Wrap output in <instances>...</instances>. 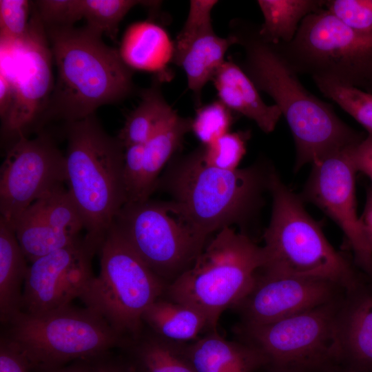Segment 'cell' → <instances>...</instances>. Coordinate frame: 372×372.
I'll return each mask as SVG.
<instances>
[{
  "instance_id": "6da1fadb",
  "label": "cell",
  "mask_w": 372,
  "mask_h": 372,
  "mask_svg": "<svg viewBox=\"0 0 372 372\" xmlns=\"http://www.w3.org/2000/svg\"><path fill=\"white\" fill-rule=\"evenodd\" d=\"M257 28L241 24L233 34L245 51L240 68L258 91L274 100L287 121L296 145L295 171L364 138L338 116L331 104L305 89L276 45L260 38Z\"/></svg>"
},
{
  "instance_id": "7a4b0ae2",
  "label": "cell",
  "mask_w": 372,
  "mask_h": 372,
  "mask_svg": "<svg viewBox=\"0 0 372 372\" xmlns=\"http://www.w3.org/2000/svg\"><path fill=\"white\" fill-rule=\"evenodd\" d=\"M273 169L262 163L232 170L206 164L200 147L174 156L159 177L156 190L166 192L171 210L205 242L233 225H242L256 213L269 191Z\"/></svg>"
},
{
  "instance_id": "3957f363",
  "label": "cell",
  "mask_w": 372,
  "mask_h": 372,
  "mask_svg": "<svg viewBox=\"0 0 372 372\" xmlns=\"http://www.w3.org/2000/svg\"><path fill=\"white\" fill-rule=\"evenodd\" d=\"M57 77L39 125L85 118L99 107L118 102L134 91L132 69L119 51L87 28H45Z\"/></svg>"
},
{
  "instance_id": "277c9868",
  "label": "cell",
  "mask_w": 372,
  "mask_h": 372,
  "mask_svg": "<svg viewBox=\"0 0 372 372\" xmlns=\"http://www.w3.org/2000/svg\"><path fill=\"white\" fill-rule=\"evenodd\" d=\"M272 210L264 231V263L260 271L275 276L322 279L346 291L369 280L354 262L336 251L303 200L272 170L269 184Z\"/></svg>"
},
{
  "instance_id": "5b68a950",
  "label": "cell",
  "mask_w": 372,
  "mask_h": 372,
  "mask_svg": "<svg viewBox=\"0 0 372 372\" xmlns=\"http://www.w3.org/2000/svg\"><path fill=\"white\" fill-rule=\"evenodd\" d=\"M65 135L68 191L83 217L85 237L101 247L127 203L125 147L102 128L94 114L66 123Z\"/></svg>"
},
{
  "instance_id": "8992f818",
  "label": "cell",
  "mask_w": 372,
  "mask_h": 372,
  "mask_svg": "<svg viewBox=\"0 0 372 372\" xmlns=\"http://www.w3.org/2000/svg\"><path fill=\"white\" fill-rule=\"evenodd\" d=\"M264 263L262 246L225 227L213 235L194 264L166 287L163 296L203 313L216 331L220 316L249 291Z\"/></svg>"
},
{
  "instance_id": "52a82bcc",
  "label": "cell",
  "mask_w": 372,
  "mask_h": 372,
  "mask_svg": "<svg viewBox=\"0 0 372 372\" xmlns=\"http://www.w3.org/2000/svg\"><path fill=\"white\" fill-rule=\"evenodd\" d=\"M3 325L1 335L18 347L34 372L90 360L125 343L101 316L72 304L38 315L20 311Z\"/></svg>"
},
{
  "instance_id": "ba28073f",
  "label": "cell",
  "mask_w": 372,
  "mask_h": 372,
  "mask_svg": "<svg viewBox=\"0 0 372 372\" xmlns=\"http://www.w3.org/2000/svg\"><path fill=\"white\" fill-rule=\"evenodd\" d=\"M100 271L80 299L125 341L145 325V311L163 296L167 285L138 256L112 224L99 250Z\"/></svg>"
},
{
  "instance_id": "9c48e42d",
  "label": "cell",
  "mask_w": 372,
  "mask_h": 372,
  "mask_svg": "<svg viewBox=\"0 0 372 372\" xmlns=\"http://www.w3.org/2000/svg\"><path fill=\"white\" fill-rule=\"evenodd\" d=\"M344 296L271 323H239L234 331L238 340L262 353L266 372H331L338 366V316Z\"/></svg>"
},
{
  "instance_id": "30bf717a",
  "label": "cell",
  "mask_w": 372,
  "mask_h": 372,
  "mask_svg": "<svg viewBox=\"0 0 372 372\" xmlns=\"http://www.w3.org/2000/svg\"><path fill=\"white\" fill-rule=\"evenodd\" d=\"M275 45L298 74L372 94V31L353 29L324 8L302 21L291 42Z\"/></svg>"
},
{
  "instance_id": "8fae6325",
  "label": "cell",
  "mask_w": 372,
  "mask_h": 372,
  "mask_svg": "<svg viewBox=\"0 0 372 372\" xmlns=\"http://www.w3.org/2000/svg\"><path fill=\"white\" fill-rule=\"evenodd\" d=\"M112 224L167 285L194 264L207 242L171 210L167 201L127 203Z\"/></svg>"
},
{
  "instance_id": "7c38bea8",
  "label": "cell",
  "mask_w": 372,
  "mask_h": 372,
  "mask_svg": "<svg viewBox=\"0 0 372 372\" xmlns=\"http://www.w3.org/2000/svg\"><path fill=\"white\" fill-rule=\"evenodd\" d=\"M0 41V75L12 88L1 130L4 136L15 141L38 123L54 85L50 43L33 3L25 34L16 41Z\"/></svg>"
},
{
  "instance_id": "4fadbf2b",
  "label": "cell",
  "mask_w": 372,
  "mask_h": 372,
  "mask_svg": "<svg viewBox=\"0 0 372 372\" xmlns=\"http://www.w3.org/2000/svg\"><path fill=\"white\" fill-rule=\"evenodd\" d=\"M67 179L65 156L49 135H21L1 167L0 217L12 227L32 204Z\"/></svg>"
},
{
  "instance_id": "5bb4252c",
  "label": "cell",
  "mask_w": 372,
  "mask_h": 372,
  "mask_svg": "<svg viewBox=\"0 0 372 372\" xmlns=\"http://www.w3.org/2000/svg\"><path fill=\"white\" fill-rule=\"evenodd\" d=\"M352 145L311 164L300 197L316 205L338 225L352 250L354 264L372 282V251L356 209L357 172L350 156Z\"/></svg>"
},
{
  "instance_id": "9a60e30c",
  "label": "cell",
  "mask_w": 372,
  "mask_h": 372,
  "mask_svg": "<svg viewBox=\"0 0 372 372\" xmlns=\"http://www.w3.org/2000/svg\"><path fill=\"white\" fill-rule=\"evenodd\" d=\"M99 247L85 236L30 263L23 288L22 311L38 315L81 298L94 278Z\"/></svg>"
},
{
  "instance_id": "2e32d148",
  "label": "cell",
  "mask_w": 372,
  "mask_h": 372,
  "mask_svg": "<svg viewBox=\"0 0 372 372\" xmlns=\"http://www.w3.org/2000/svg\"><path fill=\"white\" fill-rule=\"evenodd\" d=\"M345 292L329 280L275 276L258 270L251 289L232 308L240 324H265L332 302Z\"/></svg>"
},
{
  "instance_id": "e0dca14e",
  "label": "cell",
  "mask_w": 372,
  "mask_h": 372,
  "mask_svg": "<svg viewBox=\"0 0 372 372\" xmlns=\"http://www.w3.org/2000/svg\"><path fill=\"white\" fill-rule=\"evenodd\" d=\"M217 3L215 0H192L185 24L172 48V61L183 69L188 87L197 98L225 61L227 50L237 44L234 34L224 38L214 30L211 13Z\"/></svg>"
},
{
  "instance_id": "ac0fdd59",
  "label": "cell",
  "mask_w": 372,
  "mask_h": 372,
  "mask_svg": "<svg viewBox=\"0 0 372 372\" xmlns=\"http://www.w3.org/2000/svg\"><path fill=\"white\" fill-rule=\"evenodd\" d=\"M338 366L372 372V282L346 291L338 316Z\"/></svg>"
},
{
  "instance_id": "d6986e66",
  "label": "cell",
  "mask_w": 372,
  "mask_h": 372,
  "mask_svg": "<svg viewBox=\"0 0 372 372\" xmlns=\"http://www.w3.org/2000/svg\"><path fill=\"white\" fill-rule=\"evenodd\" d=\"M183 348L196 372H258L267 363L257 349L238 340H227L218 330L184 344Z\"/></svg>"
},
{
  "instance_id": "ffe728a7",
  "label": "cell",
  "mask_w": 372,
  "mask_h": 372,
  "mask_svg": "<svg viewBox=\"0 0 372 372\" xmlns=\"http://www.w3.org/2000/svg\"><path fill=\"white\" fill-rule=\"evenodd\" d=\"M219 101L235 113L254 121L265 133L273 132L282 116L276 105H269L240 66L225 61L211 80Z\"/></svg>"
},
{
  "instance_id": "44dd1931",
  "label": "cell",
  "mask_w": 372,
  "mask_h": 372,
  "mask_svg": "<svg viewBox=\"0 0 372 372\" xmlns=\"http://www.w3.org/2000/svg\"><path fill=\"white\" fill-rule=\"evenodd\" d=\"M142 320L145 327L156 335L179 344L190 343L214 331L207 318L200 311L163 296L145 311Z\"/></svg>"
},
{
  "instance_id": "7402d4cb",
  "label": "cell",
  "mask_w": 372,
  "mask_h": 372,
  "mask_svg": "<svg viewBox=\"0 0 372 372\" xmlns=\"http://www.w3.org/2000/svg\"><path fill=\"white\" fill-rule=\"evenodd\" d=\"M27 259L12 227L0 217V319L1 324L22 311Z\"/></svg>"
},
{
  "instance_id": "603a6c76",
  "label": "cell",
  "mask_w": 372,
  "mask_h": 372,
  "mask_svg": "<svg viewBox=\"0 0 372 372\" xmlns=\"http://www.w3.org/2000/svg\"><path fill=\"white\" fill-rule=\"evenodd\" d=\"M183 344L162 338L145 327L138 338L127 340L120 349L135 372H196Z\"/></svg>"
},
{
  "instance_id": "cb8c5ba5",
  "label": "cell",
  "mask_w": 372,
  "mask_h": 372,
  "mask_svg": "<svg viewBox=\"0 0 372 372\" xmlns=\"http://www.w3.org/2000/svg\"><path fill=\"white\" fill-rule=\"evenodd\" d=\"M192 118L183 117L174 110L144 144L143 201L155 191L162 170L180 149L185 135L192 131Z\"/></svg>"
},
{
  "instance_id": "d4e9b609",
  "label": "cell",
  "mask_w": 372,
  "mask_h": 372,
  "mask_svg": "<svg viewBox=\"0 0 372 372\" xmlns=\"http://www.w3.org/2000/svg\"><path fill=\"white\" fill-rule=\"evenodd\" d=\"M324 0H258L264 21L257 28L265 43H288L295 37L302 21L324 8Z\"/></svg>"
},
{
  "instance_id": "484cf974",
  "label": "cell",
  "mask_w": 372,
  "mask_h": 372,
  "mask_svg": "<svg viewBox=\"0 0 372 372\" xmlns=\"http://www.w3.org/2000/svg\"><path fill=\"white\" fill-rule=\"evenodd\" d=\"M19 245L28 262L77 241L75 237L49 225L31 205L12 226Z\"/></svg>"
},
{
  "instance_id": "4316f807",
  "label": "cell",
  "mask_w": 372,
  "mask_h": 372,
  "mask_svg": "<svg viewBox=\"0 0 372 372\" xmlns=\"http://www.w3.org/2000/svg\"><path fill=\"white\" fill-rule=\"evenodd\" d=\"M173 111L158 85L152 86L143 92L139 104L127 117L117 138L125 148L145 144Z\"/></svg>"
},
{
  "instance_id": "83f0119b",
  "label": "cell",
  "mask_w": 372,
  "mask_h": 372,
  "mask_svg": "<svg viewBox=\"0 0 372 372\" xmlns=\"http://www.w3.org/2000/svg\"><path fill=\"white\" fill-rule=\"evenodd\" d=\"M165 37L156 25L140 22L125 33L118 50L123 61L132 69L153 70L163 61Z\"/></svg>"
},
{
  "instance_id": "f1b7e54d",
  "label": "cell",
  "mask_w": 372,
  "mask_h": 372,
  "mask_svg": "<svg viewBox=\"0 0 372 372\" xmlns=\"http://www.w3.org/2000/svg\"><path fill=\"white\" fill-rule=\"evenodd\" d=\"M32 205L52 227L75 237L85 229L83 217L68 189L59 186Z\"/></svg>"
},
{
  "instance_id": "f546056e",
  "label": "cell",
  "mask_w": 372,
  "mask_h": 372,
  "mask_svg": "<svg viewBox=\"0 0 372 372\" xmlns=\"http://www.w3.org/2000/svg\"><path fill=\"white\" fill-rule=\"evenodd\" d=\"M158 3V1L137 0H82L83 18L89 30L115 39L121 21L132 8Z\"/></svg>"
},
{
  "instance_id": "4dcf8cb0",
  "label": "cell",
  "mask_w": 372,
  "mask_h": 372,
  "mask_svg": "<svg viewBox=\"0 0 372 372\" xmlns=\"http://www.w3.org/2000/svg\"><path fill=\"white\" fill-rule=\"evenodd\" d=\"M324 96L337 103L372 136V94L324 79H313Z\"/></svg>"
},
{
  "instance_id": "1f68e13d",
  "label": "cell",
  "mask_w": 372,
  "mask_h": 372,
  "mask_svg": "<svg viewBox=\"0 0 372 372\" xmlns=\"http://www.w3.org/2000/svg\"><path fill=\"white\" fill-rule=\"evenodd\" d=\"M247 132H229L212 143L200 146L203 161L211 166L227 170L238 168L246 152Z\"/></svg>"
},
{
  "instance_id": "d6a6232c",
  "label": "cell",
  "mask_w": 372,
  "mask_h": 372,
  "mask_svg": "<svg viewBox=\"0 0 372 372\" xmlns=\"http://www.w3.org/2000/svg\"><path fill=\"white\" fill-rule=\"evenodd\" d=\"M233 112L219 100L196 110L192 121V131L201 142L208 145L220 136L230 132L234 122Z\"/></svg>"
},
{
  "instance_id": "836d02e7",
  "label": "cell",
  "mask_w": 372,
  "mask_h": 372,
  "mask_svg": "<svg viewBox=\"0 0 372 372\" xmlns=\"http://www.w3.org/2000/svg\"><path fill=\"white\" fill-rule=\"evenodd\" d=\"M33 5L45 28L74 26L83 18L82 0H39Z\"/></svg>"
},
{
  "instance_id": "e575fe53",
  "label": "cell",
  "mask_w": 372,
  "mask_h": 372,
  "mask_svg": "<svg viewBox=\"0 0 372 372\" xmlns=\"http://www.w3.org/2000/svg\"><path fill=\"white\" fill-rule=\"evenodd\" d=\"M32 5L27 0L0 1V40L16 41L25 34Z\"/></svg>"
},
{
  "instance_id": "d590c367",
  "label": "cell",
  "mask_w": 372,
  "mask_h": 372,
  "mask_svg": "<svg viewBox=\"0 0 372 372\" xmlns=\"http://www.w3.org/2000/svg\"><path fill=\"white\" fill-rule=\"evenodd\" d=\"M324 8L353 29L372 31V0H327Z\"/></svg>"
},
{
  "instance_id": "8d00e7d4",
  "label": "cell",
  "mask_w": 372,
  "mask_h": 372,
  "mask_svg": "<svg viewBox=\"0 0 372 372\" xmlns=\"http://www.w3.org/2000/svg\"><path fill=\"white\" fill-rule=\"evenodd\" d=\"M144 144L133 145L125 148L123 180L127 203L143 201L142 186L144 178Z\"/></svg>"
},
{
  "instance_id": "74e56055",
  "label": "cell",
  "mask_w": 372,
  "mask_h": 372,
  "mask_svg": "<svg viewBox=\"0 0 372 372\" xmlns=\"http://www.w3.org/2000/svg\"><path fill=\"white\" fill-rule=\"evenodd\" d=\"M0 372H31L25 357L3 335L0 337Z\"/></svg>"
},
{
  "instance_id": "f35d334b",
  "label": "cell",
  "mask_w": 372,
  "mask_h": 372,
  "mask_svg": "<svg viewBox=\"0 0 372 372\" xmlns=\"http://www.w3.org/2000/svg\"><path fill=\"white\" fill-rule=\"evenodd\" d=\"M87 360L90 372H135L123 353L115 354L112 351Z\"/></svg>"
},
{
  "instance_id": "ab89813d",
  "label": "cell",
  "mask_w": 372,
  "mask_h": 372,
  "mask_svg": "<svg viewBox=\"0 0 372 372\" xmlns=\"http://www.w3.org/2000/svg\"><path fill=\"white\" fill-rule=\"evenodd\" d=\"M350 156L356 172L363 173L372 182V136L367 135L352 145Z\"/></svg>"
},
{
  "instance_id": "60d3db41",
  "label": "cell",
  "mask_w": 372,
  "mask_h": 372,
  "mask_svg": "<svg viewBox=\"0 0 372 372\" xmlns=\"http://www.w3.org/2000/svg\"><path fill=\"white\" fill-rule=\"evenodd\" d=\"M360 218L366 240L372 251V186L367 191L366 204Z\"/></svg>"
},
{
  "instance_id": "b9f144b4",
  "label": "cell",
  "mask_w": 372,
  "mask_h": 372,
  "mask_svg": "<svg viewBox=\"0 0 372 372\" xmlns=\"http://www.w3.org/2000/svg\"><path fill=\"white\" fill-rule=\"evenodd\" d=\"M41 372H90L87 360H76L66 365Z\"/></svg>"
},
{
  "instance_id": "7bdbcfd3",
  "label": "cell",
  "mask_w": 372,
  "mask_h": 372,
  "mask_svg": "<svg viewBox=\"0 0 372 372\" xmlns=\"http://www.w3.org/2000/svg\"><path fill=\"white\" fill-rule=\"evenodd\" d=\"M331 372H360V371H351V370H348V369L342 368V367H340V366H337L336 368H335V369H334L332 371H331Z\"/></svg>"
},
{
  "instance_id": "ee69618b",
  "label": "cell",
  "mask_w": 372,
  "mask_h": 372,
  "mask_svg": "<svg viewBox=\"0 0 372 372\" xmlns=\"http://www.w3.org/2000/svg\"><path fill=\"white\" fill-rule=\"evenodd\" d=\"M258 372H266V371L262 369L260 370Z\"/></svg>"
}]
</instances>
